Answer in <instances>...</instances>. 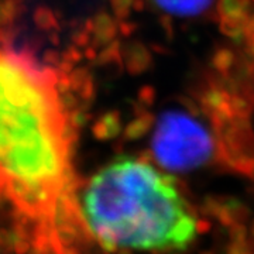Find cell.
Masks as SVG:
<instances>
[{
  "instance_id": "30bf717a",
  "label": "cell",
  "mask_w": 254,
  "mask_h": 254,
  "mask_svg": "<svg viewBox=\"0 0 254 254\" xmlns=\"http://www.w3.org/2000/svg\"><path fill=\"white\" fill-rule=\"evenodd\" d=\"M252 233H253V236H254V226H253V229H252Z\"/></svg>"
},
{
  "instance_id": "3957f363",
  "label": "cell",
  "mask_w": 254,
  "mask_h": 254,
  "mask_svg": "<svg viewBox=\"0 0 254 254\" xmlns=\"http://www.w3.org/2000/svg\"><path fill=\"white\" fill-rule=\"evenodd\" d=\"M151 151L164 168L188 171L212 160L215 141L196 119L182 112H168L157 122Z\"/></svg>"
},
{
  "instance_id": "8992f818",
  "label": "cell",
  "mask_w": 254,
  "mask_h": 254,
  "mask_svg": "<svg viewBox=\"0 0 254 254\" xmlns=\"http://www.w3.org/2000/svg\"><path fill=\"white\" fill-rule=\"evenodd\" d=\"M16 4L13 0H4L0 3V24H9L16 16Z\"/></svg>"
},
{
  "instance_id": "5b68a950",
  "label": "cell",
  "mask_w": 254,
  "mask_h": 254,
  "mask_svg": "<svg viewBox=\"0 0 254 254\" xmlns=\"http://www.w3.org/2000/svg\"><path fill=\"white\" fill-rule=\"evenodd\" d=\"M34 20H36L37 26L44 28V30L57 27V20H55L54 14L50 10L44 9V7L37 9V11L34 13Z\"/></svg>"
},
{
  "instance_id": "ba28073f",
  "label": "cell",
  "mask_w": 254,
  "mask_h": 254,
  "mask_svg": "<svg viewBox=\"0 0 254 254\" xmlns=\"http://www.w3.org/2000/svg\"><path fill=\"white\" fill-rule=\"evenodd\" d=\"M227 254H253L247 247V242H232L227 247Z\"/></svg>"
},
{
  "instance_id": "9c48e42d",
  "label": "cell",
  "mask_w": 254,
  "mask_h": 254,
  "mask_svg": "<svg viewBox=\"0 0 254 254\" xmlns=\"http://www.w3.org/2000/svg\"><path fill=\"white\" fill-rule=\"evenodd\" d=\"M210 229V223L208 220H198L196 222V232L198 233H206Z\"/></svg>"
},
{
  "instance_id": "6da1fadb",
  "label": "cell",
  "mask_w": 254,
  "mask_h": 254,
  "mask_svg": "<svg viewBox=\"0 0 254 254\" xmlns=\"http://www.w3.org/2000/svg\"><path fill=\"white\" fill-rule=\"evenodd\" d=\"M57 81L27 53L0 51V203L34 254H81L86 223Z\"/></svg>"
},
{
  "instance_id": "52a82bcc",
  "label": "cell",
  "mask_w": 254,
  "mask_h": 254,
  "mask_svg": "<svg viewBox=\"0 0 254 254\" xmlns=\"http://www.w3.org/2000/svg\"><path fill=\"white\" fill-rule=\"evenodd\" d=\"M229 233L232 242H247L249 237V230L243 223H235L233 226L229 227Z\"/></svg>"
},
{
  "instance_id": "7a4b0ae2",
  "label": "cell",
  "mask_w": 254,
  "mask_h": 254,
  "mask_svg": "<svg viewBox=\"0 0 254 254\" xmlns=\"http://www.w3.org/2000/svg\"><path fill=\"white\" fill-rule=\"evenodd\" d=\"M81 210L89 233L109 250H181L198 235V219L173 178L144 160H118L95 174Z\"/></svg>"
},
{
  "instance_id": "277c9868",
  "label": "cell",
  "mask_w": 254,
  "mask_h": 254,
  "mask_svg": "<svg viewBox=\"0 0 254 254\" xmlns=\"http://www.w3.org/2000/svg\"><path fill=\"white\" fill-rule=\"evenodd\" d=\"M165 11L177 16H195L210 6L212 0H155Z\"/></svg>"
}]
</instances>
